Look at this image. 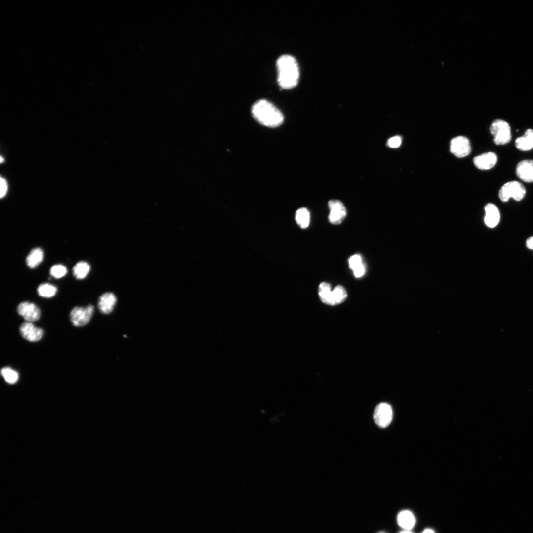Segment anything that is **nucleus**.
Listing matches in <instances>:
<instances>
[{
  "instance_id": "obj_6",
  "label": "nucleus",
  "mask_w": 533,
  "mask_h": 533,
  "mask_svg": "<svg viewBox=\"0 0 533 533\" xmlns=\"http://www.w3.org/2000/svg\"><path fill=\"white\" fill-rule=\"evenodd\" d=\"M94 313V307L89 305L86 307H75L71 312L70 319L73 325L81 327L87 325Z\"/></svg>"
},
{
  "instance_id": "obj_22",
  "label": "nucleus",
  "mask_w": 533,
  "mask_h": 533,
  "mask_svg": "<svg viewBox=\"0 0 533 533\" xmlns=\"http://www.w3.org/2000/svg\"><path fill=\"white\" fill-rule=\"evenodd\" d=\"M347 296L345 289L341 286H337L332 291L331 306L343 303Z\"/></svg>"
},
{
  "instance_id": "obj_1",
  "label": "nucleus",
  "mask_w": 533,
  "mask_h": 533,
  "mask_svg": "<svg viewBox=\"0 0 533 533\" xmlns=\"http://www.w3.org/2000/svg\"><path fill=\"white\" fill-rule=\"evenodd\" d=\"M251 111L254 118L264 126L276 127L280 126L284 120V115L280 110L270 102L265 99L255 102Z\"/></svg>"
},
{
  "instance_id": "obj_11",
  "label": "nucleus",
  "mask_w": 533,
  "mask_h": 533,
  "mask_svg": "<svg viewBox=\"0 0 533 533\" xmlns=\"http://www.w3.org/2000/svg\"><path fill=\"white\" fill-rule=\"evenodd\" d=\"M516 175L523 182H533V161L526 160L518 163L516 169Z\"/></svg>"
},
{
  "instance_id": "obj_7",
  "label": "nucleus",
  "mask_w": 533,
  "mask_h": 533,
  "mask_svg": "<svg viewBox=\"0 0 533 533\" xmlns=\"http://www.w3.org/2000/svg\"><path fill=\"white\" fill-rule=\"evenodd\" d=\"M17 311L25 320L30 323L38 321L41 315L39 308L35 304L28 302L20 303L18 307Z\"/></svg>"
},
{
  "instance_id": "obj_26",
  "label": "nucleus",
  "mask_w": 533,
  "mask_h": 533,
  "mask_svg": "<svg viewBox=\"0 0 533 533\" xmlns=\"http://www.w3.org/2000/svg\"><path fill=\"white\" fill-rule=\"evenodd\" d=\"M402 143V139L400 136H395L389 139L387 145L392 148H396L401 146Z\"/></svg>"
},
{
  "instance_id": "obj_13",
  "label": "nucleus",
  "mask_w": 533,
  "mask_h": 533,
  "mask_svg": "<svg viewBox=\"0 0 533 533\" xmlns=\"http://www.w3.org/2000/svg\"><path fill=\"white\" fill-rule=\"evenodd\" d=\"M116 302V297L113 293H105L99 299L98 309L101 313L109 314L114 310Z\"/></svg>"
},
{
  "instance_id": "obj_10",
  "label": "nucleus",
  "mask_w": 533,
  "mask_h": 533,
  "mask_svg": "<svg viewBox=\"0 0 533 533\" xmlns=\"http://www.w3.org/2000/svg\"><path fill=\"white\" fill-rule=\"evenodd\" d=\"M20 331L23 338L33 342L40 341L44 335L42 329L36 327L32 323L28 322L22 324Z\"/></svg>"
},
{
  "instance_id": "obj_8",
  "label": "nucleus",
  "mask_w": 533,
  "mask_h": 533,
  "mask_svg": "<svg viewBox=\"0 0 533 533\" xmlns=\"http://www.w3.org/2000/svg\"><path fill=\"white\" fill-rule=\"evenodd\" d=\"M450 150L451 153L458 158L467 156L471 151L469 140L462 136L454 138L451 142Z\"/></svg>"
},
{
  "instance_id": "obj_20",
  "label": "nucleus",
  "mask_w": 533,
  "mask_h": 533,
  "mask_svg": "<svg viewBox=\"0 0 533 533\" xmlns=\"http://www.w3.org/2000/svg\"><path fill=\"white\" fill-rule=\"evenodd\" d=\"M90 270L89 265L86 262L80 261L76 264L73 268V275L78 280L85 279Z\"/></svg>"
},
{
  "instance_id": "obj_31",
  "label": "nucleus",
  "mask_w": 533,
  "mask_h": 533,
  "mask_svg": "<svg viewBox=\"0 0 533 533\" xmlns=\"http://www.w3.org/2000/svg\"><path fill=\"white\" fill-rule=\"evenodd\" d=\"M4 161L3 158L1 157V163H2Z\"/></svg>"
},
{
  "instance_id": "obj_23",
  "label": "nucleus",
  "mask_w": 533,
  "mask_h": 533,
  "mask_svg": "<svg viewBox=\"0 0 533 533\" xmlns=\"http://www.w3.org/2000/svg\"><path fill=\"white\" fill-rule=\"evenodd\" d=\"M57 292V288L49 284H41L38 288L39 295L44 298H50L54 296Z\"/></svg>"
},
{
  "instance_id": "obj_32",
  "label": "nucleus",
  "mask_w": 533,
  "mask_h": 533,
  "mask_svg": "<svg viewBox=\"0 0 533 533\" xmlns=\"http://www.w3.org/2000/svg\"></svg>"
},
{
  "instance_id": "obj_30",
  "label": "nucleus",
  "mask_w": 533,
  "mask_h": 533,
  "mask_svg": "<svg viewBox=\"0 0 533 533\" xmlns=\"http://www.w3.org/2000/svg\"><path fill=\"white\" fill-rule=\"evenodd\" d=\"M412 533V532H411L409 530H405V531H402V532H401V533Z\"/></svg>"
},
{
  "instance_id": "obj_17",
  "label": "nucleus",
  "mask_w": 533,
  "mask_h": 533,
  "mask_svg": "<svg viewBox=\"0 0 533 533\" xmlns=\"http://www.w3.org/2000/svg\"><path fill=\"white\" fill-rule=\"evenodd\" d=\"M397 522L398 525L402 528L406 530H410L415 526L416 519L411 511L404 510L398 514Z\"/></svg>"
},
{
  "instance_id": "obj_9",
  "label": "nucleus",
  "mask_w": 533,
  "mask_h": 533,
  "mask_svg": "<svg viewBox=\"0 0 533 533\" xmlns=\"http://www.w3.org/2000/svg\"><path fill=\"white\" fill-rule=\"evenodd\" d=\"M328 206L330 210L329 216L330 222L334 225L341 223L347 214L346 209L343 204L338 200H331Z\"/></svg>"
},
{
  "instance_id": "obj_5",
  "label": "nucleus",
  "mask_w": 533,
  "mask_h": 533,
  "mask_svg": "<svg viewBox=\"0 0 533 533\" xmlns=\"http://www.w3.org/2000/svg\"><path fill=\"white\" fill-rule=\"evenodd\" d=\"M393 418L391 406L387 403H381L375 408L373 418L376 424L381 428L387 427Z\"/></svg>"
},
{
  "instance_id": "obj_2",
  "label": "nucleus",
  "mask_w": 533,
  "mask_h": 533,
  "mask_svg": "<svg viewBox=\"0 0 533 533\" xmlns=\"http://www.w3.org/2000/svg\"><path fill=\"white\" fill-rule=\"evenodd\" d=\"M278 82L285 89L295 88L298 83L300 71L296 59L289 55L281 56L277 61Z\"/></svg>"
},
{
  "instance_id": "obj_19",
  "label": "nucleus",
  "mask_w": 533,
  "mask_h": 533,
  "mask_svg": "<svg viewBox=\"0 0 533 533\" xmlns=\"http://www.w3.org/2000/svg\"><path fill=\"white\" fill-rule=\"evenodd\" d=\"M332 295L331 287L329 284L323 282L320 285L319 295L324 303L331 306Z\"/></svg>"
},
{
  "instance_id": "obj_18",
  "label": "nucleus",
  "mask_w": 533,
  "mask_h": 533,
  "mask_svg": "<svg viewBox=\"0 0 533 533\" xmlns=\"http://www.w3.org/2000/svg\"><path fill=\"white\" fill-rule=\"evenodd\" d=\"M44 256L43 250L40 248L32 250L26 258V263L30 269H34L41 263Z\"/></svg>"
},
{
  "instance_id": "obj_14",
  "label": "nucleus",
  "mask_w": 533,
  "mask_h": 533,
  "mask_svg": "<svg viewBox=\"0 0 533 533\" xmlns=\"http://www.w3.org/2000/svg\"><path fill=\"white\" fill-rule=\"evenodd\" d=\"M349 267L353 271L355 277L359 278L364 275L366 272L365 266L360 254L352 256L349 259Z\"/></svg>"
},
{
  "instance_id": "obj_3",
  "label": "nucleus",
  "mask_w": 533,
  "mask_h": 533,
  "mask_svg": "<svg viewBox=\"0 0 533 533\" xmlns=\"http://www.w3.org/2000/svg\"><path fill=\"white\" fill-rule=\"evenodd\" d=\"M490 130L496 145L503 146L510 142L512 138L511 128L505 120H495L491 125Z\"/></svg>"
},
{
  "instance_id": "obj_25",
  "label": "nucleus",
  "mask_w": 533,
  "mask_h": 533,
  "mask_svg": "<svg viewBox=\"0 0 533 533\" xmlns=\"http://www.w3.org/2000/svg\"><path fill=\"white\" fill-rule=\"evenodd\" d=\"M50 275L55 279L64 277L67 273V269L64 265L58 264L52 266L50 271Z\"/></svg>"
},
{
  "instance_id": "obj_15",
  "label": "nucleus",
  "mask_w": 533,
  "mask_h": 533,
  "mask_svg": "<svg viewBox=\"0 0 533 533\" xmlns=\"http://www.w3.org/2000/svg\"><path fill=\"white\" fill-rule=\"evenodd\" d=\"M485 222L486 225L490 228L496 227L500 221V213L497 207L493 204L489 203L485 207Z\"/></svg>"
},
{
  "instance_id": "obj_24",
  "label": "nucleus",
  "mask_w": 533,
  "mask_h": 533,
  "mask_svg": "<svg viewBox=\"0 0 533 533\" xmlns=\"http://www.w3.org/2000/svg\"><path fill=\"white\" fill-rule=\"evenodd\" d=\"M5 381L10 384H14L19 380L18 373L10 367H4L1 371Z\"/></svg>"
},
{
  "instance_id": "obj_12",
  "label": "nucleus",
  "mask_w": 533,
  "mask_h": 533,
  "mask_svg": "<svg viewBox=\"0 0 533 533\" xmlns=\"http://www.w3.org/2000/svg\"><path fill=\"white\" fill-rule=\"evenodd\" d=\"M473 162L478 169L488 170L495 166L497 162V156L493 152L485 153L475 157Z\"/></svg>"
},
{
  "instance_id": "obj_21",
  "label": "nucleus",
  "mask_w": 533,
  "mask_h": 533,
  "mask_svg": "<svg viewBox=\"0 0 533 533\" xmlns=\"http://www.w3.org/2000/svg\"><path fill=\"white\" fill-rule=\"evenodd\" d=\"M296 219L298 225L302 229L307 228L310 222V214L306 208H301L296 212Z\"/></svg>"
},
{
  "instance_id": "obj_27",
  "label": "nucleus",
  "mask_w": 533,
  "mask_h": 533,
  "mask_svg": "<svg viewBox=\"0 0 533 533\" xmlns=\"http://www.w3.org/2000/svg\"><path fill=\"white\" fill-rule=\"evenodd\" d=\"M0 185H1V192H0V197L3 198L4 197L8 191V184L5 180L3 178H1V182H0Z\"/></svg>"
},
{
  "instance_id": "obj_29",
  "label": "nucleus",
  "mask_w": 533,
  "mask_h": 533,
  "mask_svg": "<svg viewBox=\"0 0 533 533\" xmlns=\"http://www.w3.org/2000/svg\"><path fill=\"white\" fill-rule=\"evenodd\" d=\"M422 533H435L434 531L431 529H425Z\"/></svg>"
},
{
  "instance_id": "obj_4",
  "label": "nucleus",
  "mask_w": 533,
  "mask_h": 533,
  "mask_svg": "<svg viewBox=\"0 0 533 533\" xmlns=\"http://www.w3.org/2000/svg\"><path fill=\"white\" fill-rule=\"evenodd\" d=\"M526 193V189L522 184L513 181L504 184L500 188L498 196L503 202H506L510 198L520 201L525 197Z\"/></svg>"
},
{
  "instance_id": "obj_28",
  "label": "nucleus",
  "mask_w": 533,
  "mask_h": 533,
  "mask_svg": "<svg viewBox=\"0 0 533 533\" xmlns=\"http://www.w3.org/2000/svg\"><path fill=\"white\" fill-rule=\"evenodd\" d=\"M526 244L528 248L533 250V236L529 237L527 239Z\"/></svg>"
},
{
  "instance_id": "obj_16",
  "label": "nucleus",
  "mask_w": 533,
  "mask_h": 533,
  "mask_svg": "<svg viewBox=\"0 0 533 533\" xmlns=\"http://www.w3.org/2000/svg\"><path fill=\"white\" fill-rule=\"evenodd\" d=\"M516 148L521 151H528L533 148V130L527 129L523 137L516 139L515 142Z\"/></svg>"
}]
</instances>
